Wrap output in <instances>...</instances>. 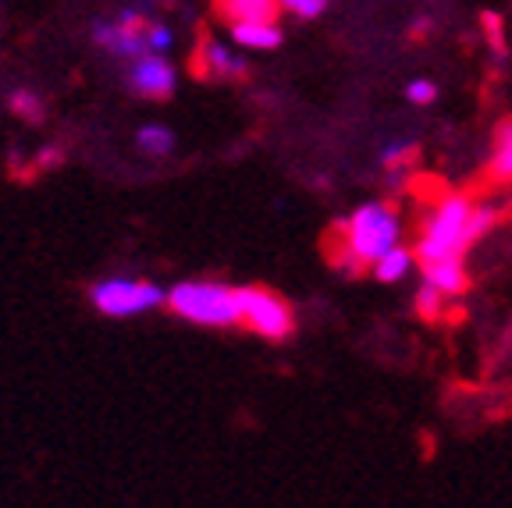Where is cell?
I'll use <instances>...</instances> for the list:
<instances>
[{
	"mask_svg": "<svg viewBox=\"0 0 512 508\" xmlns=\"http://www.w3.org/2000/svg\"><path fill=\"white\" fill-rule=\"evenodd\" d=\"M331 0H278V8L288 11L292 18H303V22H313V18H320L324 11H328Z\"/></svg>",
	"mask_w": 512,
	"mask_h": 508,
	"instance_id": "cell-16",
	"label": "cell"
},
{
	"mask_svg": "<svg viewBox=\"0 0 512 508\" xmlns=\"http://www.w3.org/2000/svg\"><path fill=\"white\" fill-rule=\"evenodd\" d=\"M498 221H502V210L480 207L463 192H448V196L438 199V207L427 214L424 228H420V242L413 249V260L420 267L438 260H466V253Z\"/></svg>",
	"mask_w": 512,
	"mask_h": 508,
	"instance_id": "cell-1",
	"label": "cell"
},
{
	"mask_svg": "<svg viewBox=\"0 0 512 508\" xmlns=\"http://www.w3.org/2000/svg\"><path fill=\"white\" fill-rule=\"evenodd\" d=\"M171 43H175V32H171L168 25H164V22H146V50H150V54L168 57Z\"/></svg>",
	"mask_w": 512,
	"mask_h": 508,
	"instance_id": "cell-18",
	"label": "cell"
},
{
	"mask_svg": "<svg viewBox=\"0 0 512 508\" xmlns=\"http://www.w3.org/2000/svg\"><path fill=\"white\" fill-rule=\"evenodd\" d=\"M416 313H420L424 320H441V313H445V295L424 281L420 292H416Z\"/></svg>",
	"mask_w": 512,
	"mask_h": 508,
	"instance_id": "cell-15",
	"label": "cell"
},
{
	"mask_svg": "<svg viewBox=\"0 0 512 508\" xmlns=\"http://www.w3.org/2000/svg\"><path fill=\"white\" fill-rule=\"evenodd\" d=\"M431 29H434V18H431V15H416V18H413V25H409V32H413L416 40H424V36H427Z\"/></svg>",
	"mask_w": 512,
	"mask_h": 508,
	"instance_id": "cell-23",
	"label": "cell"
},
{
	"mask_svg": "<svg viewBox=\"0 0 512 508\" xmlns=\"http://www.w3.org/2000/svg\"><path fill=\"white\" fill-rule=\"evenodd\" d=\"M406 100L413 107H431L438 100V82L434 79H413L406 86Z\"/></svg>",
	"mask_w": 512,
	"mask_h": 508,
	"instance_id": "cell-19",
	"label": "cell"
},
{
	"mask_svg": "<svg viewBox=\"0 0 512 508\" xmlns=\"http://www.w3.org/2000/svg\"><path fill=\"white\" fill-rule=\"evenodd\" d=\"M11 111H15L18 118H25V121H43V104H40V96L32 93V89H18V93L11 96Z\"/></svg>",
	"mask_w": 512,
	"mask_h": 508,
	"instance_id": "cell-17",
	"label": "cell"
},
{
	"mask_svg": "<svg viewBox=\"0 0 512 508\" xmlns=\"http://www.w3.org/2000/svg\"><path fill=\"white\" fill-rule=\"evenodd\" d=\"M335 235H342V246L349 249L363 267L384 256L388 249L399 246V235H402V224H399V214L395 207L388 203H367L360 207L349 221L335 224Z\"/></svg>",
	"mask_w": 512,
	"mask_h": 508,
	"instance_id": "cell-3",
	"label": "cell"
},
{
	"mask_svg": "<svg viewBox=\"0 0 512 508\" xmlns=\"http://www.w3.org/2000/svg\"><path fill=\"white\" fill-rule=\"evenodd\" d=\"M409 267H413V253L402 246L388 249L384 256H377L374 263H370V270H374V278L381 281V285H392V281H402L409 274Z\"/></svg>",
	"mask_w": 512,
	"mask_h": 508,
	"instance_id": "cell-13",
	"label": "cell"
},
{
	"mask_svg": "<svg viewBox=\"0 0 512 508\" xmlns=\"http://www.w3.org/2000/svg\"><path fill=\"white\" fill-rule=\"evenodd\" d=\"M484 178H488L491 189L512 185V118H505L502 125L495 128V150H491L488 175Z\"/></svg>",
	"mask_w": 512,
	"mask_h": 508,
	"instance_id": "cell-10",
	"label": "cell"
},
{
	"mask_svg": "<svg viewBox=\"0 0 512 508\" xmlns=\"http://www.w3.org/2000/svg\"><path fill=\"white\" fill-rule=\"evenodd\" d=\"M168 310L203 327H235L239 324V288L217 281H182L168 295Z\"/></svg>",
	"mask_w": 512,
	"mask_h": 508,
	"instance_id": "cell-2",
	"label": "cell"
},
{
	"mask_svg": "<svg viewBox=\"0 0 512 508\" xmlns=\"http://www.w3.org/2000/svg\"><path fill=\"white\" fill-rule=\"evenodd\" d=\"M246 72H249L246 57H239L232 47H224L217 40H200V47L192 54V75L196 79L232 82V79H246Z\"/></svg>",
	"mask_w": 512,
	"mask_h": 508,
	"instance_id": "cell-7",
	"label": "cell"
},
{
	"mask_svg": "<svg viewBox=\"0 0 512 508\" xmlns=\"http://www.w3.org/2000/svg\"><path fill=\"white\" fill-rule=\"evenodd\" d=\"M175 82V68H171L168 57L160 54L139 57V61H132V72H128V86L136 89L139 96H146V100H168V96H175Z\"/></svg>",
	"mask_w": 512,
	"mask_h": 508,
	"instance_id": "cell-8",
	"label": "cell"
},
{
	"mask_svg": "<svg viewBox=\"0 0 512 508\" xmlns=\"http://www.w3.org/2000/svg\"><path fill=\"white\" fill-rule=\"evenodd\" d=\"M64 160V153L57 150V146H47V150L40 153V160H36V171H47V167H57Z\"/></svg>",
	"mask_w": 512,
	"mask_h": 508,
	"instance_id": "cell-22",
	"label": "cell"
},
{
	"mask_svg": "<svg viewBox=\"0 0 512 508\" xmlns=\"http://www.w3.org/2000/svg\"><path fill=\"white\" fill-rule=\"evenodd\" d=\"M93 306L107 317H132V313L153 310L164 302V292H160L153 281H100L93 288Z\"/></svg>",
	"mask_w": 512,
	"mask_h": 508,
	"instance_id": "cell-5",
	"label": "cell"
},
{
	"mask_svg": "<svg viewBox=\"0 0 512 508\" xmlns=\"http://www.w3.org/2000/svg\"><path fill=\"white\" fill-rule=\"evenodd\" d=\"M424 281L438 288L445 299H459L470 288V274H466L463 260H438L424 263Z\"/></svg>",
	"mask_w": 512,
	"mask_h": 508,
	"instance_id": "cell-9",
	"label": "cell"
},
{
	"mask_svg": "<svg viewBox=\"0 0 512 508\" xmlns=\"http://www.w3.org/2000/svg\"><path fill=\"white\" fill-rule=\"evenodd\" d=\"M409 153H413V150H409L406 143H392V146H388V150L381 153V164H384V167H399L402 160L409 157Z\"/></svg>",
	"mask_w": 512,
	"mask_h": 508,
	"instance_id": "cell-21",
	"label": "cell"
},
{
	"mask_svg": "<svg viewBox=\"0 0 512 508\" xmlns=\"http://www.w3.org/2000/svg\"><path fill=\"white\" fill-rule=\"evenodd\" d=\"M93 40L114 57H128V61H139L146 57V18L139 11H121L118 18H104V22L93 25Z\"/></svg>",
	"mask_w": 512,
	"mask_h": 508,
	"instance_id": "cell-6",
	"label": "cell"
},
{
	"mask_svg": "<svg viewBox=\"0 0 512 508\" xmlns=\"http://www.w3.org/2000/svg\"><path fill=\"white\" fill-rule=\"evenodd\" d=\"M221 15L228 25L235 22H278V0H221Z\"/></svg>",
	"mask_w": 512,
	"mask_h": 508,
	"instance_id": "cell-11",
	"label": "cell"
},
{
	"mask_svg": "<svg viewBox=\"0 0 512 508\" xmlns=\"http://www.w3.org/2000/svg\"><path fill=\"white\" fill-rule=\"evenodd\" d=\"M480 25H484V32H488V40H491V47H495V54H502V50H505L502 18H498L495 11H484V15H480Z\"/></svg>",
	"mask_w": 512,
	"mask_h": 508,
	"instance_id": "cell-20",
	"label": "cell"
},
{
	"mask_svg": "<svg viewBox=\"0 0 512 508\" xmlns=\"http://www.w3.org/2000/svg\"><path fill=\"white\" fill-rule=\"evenodd\" d=\"M232 40L246 50H278L285 36H281L278 22H235Z\"/></svg>",
	"mask_w": 512,
	"mask_h": 508,
	"instance_id": "cell-12",
	"label": "cell"
},
{
	"mask_svg": "<svg viewBox=\"0 0 512 508\" xmlns=\"http://www.w3.org/2000/svg\"><path fill=\"white\" fill-rule=\"evenodd\" d=\"M136 139H139V146H143L146 153H153V157H164V153L175 150V132H171V128H164V125L139 128Z\"/></svg>",
	"mask_w": 512,
	"mask_h": 508,
	"instance_id": "cell-14",
	"label": "cell"
},
{
	"mask_svg": "<svg viewBox=\"0 0 512 508\" xmlns=\"http://www.w3.org/2000/svg\"><path fill=\"white\" fill-rule=\"evenodd\" d=\"M239 324L256 338L285 342L296 331V313L267 285H246L239 288Z\"/></svg>",
	"mask_w": 512,
	"mask_h": 508,
	"instance_id": "cell-4",
	"label": "cell"
}]
</instances>
